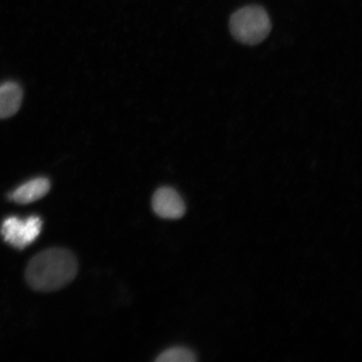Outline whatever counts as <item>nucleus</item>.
<instances>
[{"label": "nucleus", "instance_id": "1", "mask_svg": "<svg viewBox=\"0 0 362 362\" xmlns=\"http://www.w3.org/2000/svg\"><path fill=\"white\" fill-rule=\"evenodd\" d=\"M74 253L63 248H51L38 253L25 272L27 283L35 291L53 292L66 286L78 274Z\"/></svg>", "mask_w": 362, "mask_h": 362}, {"label": "nucleus", "instance_id": "6", "mask_svg": "<svg viewBox=\"0 0 362 362\" xmlns=\"http://www.w3.org/2000/svg\"><path fill=\"white\" fill-rule=\"evenodd\" d=\"M23 92L21 86L13 81L0 85V119L16 115L21 106Z\"/></svg>", "mask_w": 362, "mask_h": 362}, {"label": "nucleus", "instance_id": "7", "mask_svg": "<svg viewBox=\"0 0 362 362\" xmlns=\"http://www.w3.org/2000/svg\"><path fill=\"white\" fill-rule=\"evenodd\" d=\"M196 355L191 350L184 347H175L166 350L158 356V362H194Z\"/></svg>", "mask_w": 362, "mask_h": 362}, {"label": "nucleus", "instance_id": "4", "mask_svg": "<svg viewBox=\"0 0 362 362\" xmlns=\"http://www.w3.org/2000/svg\"><path fill=\"white\" fill-rule=\"evenodd\" d=\"M152 206L156 214L164 219H180L185 214L183 199L170 187L157 189L152 199Z\"/></svg>", "mask_w": 362, "mask_h": 362}, {"label": "nucleus", "instance_id": "3", "mask_svg": "<svg viewBox=\"0 0 362 362\" xmlns=\"http://www.w3.org/2000/svg\"><path fill=\"white\" fill-rule=\"evenodd\" d=\"M42 221L39 216H30L21 220L16 216L4 220L1 234L4 241L13 247L24 249L35 241L42 232Z\"/></svg>", "mask_w": 362, "mask_h": 362}, {"label": "nucleus", "instance_id": "5", "mask_svg": "<svg viewBox=\"0 0 362 362\" xmlns=\"http://www.w3.org/2000/svg\"><path fill=\"white\" fill-rule=\"evenodd\" d=\"M51 189V183L47 178L39 177L27 181L18 187L16 191L8 194L11 200L16 203L30 204L40 200Z\"/></svg>", "mask_w": 362, "mask_h": 362}, {"label": "nucleus", "instance_id": "2", "mask_svg": "<svg viewBox=\"0 0 362 362\" xmlns=\"http://www.w3.org/2000/svg\"><path fill=\"white\" fill-rule=\"evenodd\" d=\"M230 30L240 43L248 45L259 44L268 37L272 23L268 13L259 6L239 8L230 18Z\"/></svg>", "mask_w": 362, "mask_h": 362}]
</instances>
